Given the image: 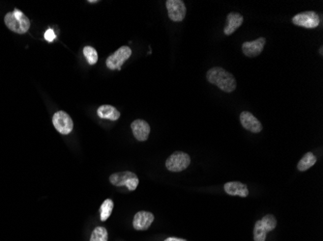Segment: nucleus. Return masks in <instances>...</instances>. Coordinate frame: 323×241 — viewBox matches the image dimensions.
Listing matches in <instances>:
<instances>
[{
	"label": "nucleus",
	"mask_w": 323,
	"mask_h": 241,
	"mask_svg": "<svg viewBox=\"0 0 323 241\" xmlns=\"http://www.w3.org/2000/svg\"><path fill=\"white\" fill-rule=\"evenodd\" d=\"M207 80L225 93H231L236 89L235 77L222 68L214 67L207 72Z\"/></svg>",
	"instance_id": "1"
},
{
	"label": "nucleus",
	"mask_w": 323,
	"mask_h": 241,
	"mask_svg": "<svg viewBox=\"0 0 323 241\" xmlns=\"http://www.w3.org/2000/svg\"><path fill=\"white\" fill-rule=\"evenodd\" d=\"M6 26L17 34H24L30 27V20L28 17L19 10L16 9L13 12L8 13L5 15Z\"/></svg>",
	"instance_id": "2"
},
{
	"label": "nucleus",
	"mask_w": 323,
	"mask_h": 241,
	"mask_svg": "<svg viewBox=\"0 0 323 241\" xmlns=\"http://www.w3.org/2000/svg\"><path fill=\"white\" fill-rule=\"evenodd\" d=\"M109 181L115 186H126L130 191L136 190L139 181L136 174L132 172H119L114 173L109 177Z\"/></svg>",
	"instance_id": "3"
},
{
	"label": "nucleus",
	"mask_w": 323,
	"mask_h": 241,
	"mask_svg": "<svg viewBox=\"0 0 323 241\" xmlns=\"http://www.w3.org/2000/svg\"><path fill=\"white\" fill-rule=\"evenodd\" d=\"M190 163L191 157L189 154L183 151H175L167 159L166 167L170 172L178 173L187 169Z\"/></svg>",
	"instance_id": "4"
},
{
	"label": "nucleus",
	"mask_w": 323,
	"mask_h": 241,
	"mask_svg": "<svg viewBox=\"0 0 323 241\" xmlns=\"http://www.w3.org/2000/svg\"><path fill=\"white\" fill-rule=\"evenodd\" d=\"M132 49L129 46L119 47L113 54L108 56L106 65L109 70H121L122 65L131 57Z\"/></svg>",
	"instance_id": "5"
},
{
	"label": "nucleus",
	"mask_w": 323,
	"mask_h": 241,
	"mask_svg": "<svg viewBox=\"0 0 323 241\" xmlns=\"http://www.w3.org/2000/svg\"><path fill=\"white\" fill-rule=\"evenodd\" d=\"M292 22L301 27L305 28H316L320 25V16L314 11H306L300 14H297L292 17Z\"/></svg>",
	"instance_id": "6"
},
{
	"label": "nucleus",
	"mask_w": 323,
	"mask_h": 241,
	"mask_svg": "<svg viewBox=\"0 0 323 241\" xmlns=\"http://www.w3.org/2000/svg\"><path fill=\"white\" fill-rule=\"evenodd\" d=\"M52 123L56 130L63 135L70 134L74 127L72 118L65 111H57L52 117Z\"/></svg>",
	"instance_id": "7"
},
{
	"label": "nucleus",
	"mask_w": 323,
	"mask_h": 241,
	"mask_svg": "<svg viewBox=\"0 0 323 241\" xmlns=\"http://www.w3.org/2000/svg\"><path fill=\"white\" fill-rule=\"evenodd\" d=\"M169 17L172 21H182L186 16V6L182 0H168L166 2Z\"/></svg>",
	"instance_id": "8"
},
{
	"label": "nucleus",
	"mask_w": 323,
	"mask_h": 241,
	"mask_svg": "<svg viewBox=\"0 0 323 241\" xmlns=\"http://www.w3.org/2000/svg\"><path fill=\"white\" fill-rule=\"evenodd\" d=\"M265 44H266L265 38H258L255 41L245 42L242 45L243 53L247 57H256L262 52Z\"/></svg>",
	"instance_id": "9"
},
{
	"label": "nucleus",
	"mask_w": 323,
	"mask_h": 241,
	"mask_svg": "<svg viewBox=\"0 0 323 241\" xmlns=\"http://www.w3.org/2000/svg\"><path fill=\"white\" fill-rule=\"evenodd\" d=\"M131 128L135 138L137 141L144 142L148 139L150 133V125L147 121L140 119L134 120L131 124Z\"/></svg>",
	"instance_id": "10"
},
{
	"label": "nucleus",
	"mask_w": 323,
	"mask_h": 241,
	"mask_svg": "<svg viewBox=\"0 0 323 241\" xmlns=\"http://www.w3.org/2000/svg\"><path fill=\"white\" fill-rule=\"evenodd\" d=\"M154 221V215L149 211H138L136 213L133 221V227L137 231L149 229Z\"/></svg>",
	"instance_id": "11"
},
{
	"label": "nucleus",
	"mask_w": 323,
	"mask_h": 241,
	"mask_svg": "<svg viewBox=\"0 0 323 241\" xmlns=\"http://www.w3.org/2000/svg\"><path fill=\"white\" fill-rule=\"evenodd\" d=\"M240 121L245 129L253 133H258L262 130L261 122L248 111H243L240 114Z\"/></svg>",
	"instance_id": "12"
},
{
	"label": "nucleus",
	"mask_w": 323,
	"mask_h": 241,
	"mask_svg": "<svg viewBox=\"0 0 323 241\" xmlns=\"http://www.w3.org/2000/svg\"><path fill=\"white\" fill-rule=\"evenodd\" d=\"M224 191L230 196H239L246 198L249 195L248 186L240 181H229L223 185Z\"/></svg>",
	"instance_id": "13"
},
{
	"label": "nucleus",
	"mask_w": 323,
	"mask_h": 241,
	"mask_svg": "<svg viewBox=\"0 0 323 241\" xmlns=\"http://www.w3.org/2000/svg\"><path fill=\"white\" fill-rule=\"evenodd\" d=\"M244 17L238 13H229L226 16V24L223 28V33L226 36L234 33L243 23Z\"/></svg>",
	"instance_id": "14"
},
{
	"label": "nucleus",
	"mask_w": 323,
	"mask_h": 241,
	"mask_svg": "<svg viewBox=\"0 0 323 241\" xmlns=\"http://www.w3.org/2000/svg\"><path fill=\"white\" fill-rule=\"evenodd\" d=\"M97 113L101 119L117 120L120 118V112L115 107L108 105L100 106L97 110Z\"/></svg>",
	"instance_id": "15"
},
{
	"label": "nucleus",
	"mask_w": 323,
	"mask_h": 241,
	"mask_svg": "<svg viewBox=\"0 0 323 241\" xmlns=\"http://www.w3.org/2000/svg\"><path fill=\"white\" fill-rule=\"evenodd\" d=\"M316 163H317L316 155L313 152L309 151L300 159V161L297 164V169L300 172H304V171H307L308 169L312 168Z\"/></svg>",
	"instance_id": "16"
},
{
	"label": "nucleus",
	"mask_w": 323,
	"mask_h": 241,
	"mask_svg": "<svg viewBox=\"0 0 323 241\" xmlns=\"http://www.w3.org/2000/svg\"><path fill=\"white\" fill-rule=\"evenodd\" d=\"M264 230L266 231V233H269V232H272L276 226H277V219L275 218L274 215L272 214H267L265 215L261 220H260Z\"/></svg>",
	"instance_id": "17"
},
{
	"label": "nucleus",
	"mask_w": 323,
	"mask_h": 241,
	"mask_svg": "<svg viewBox=\"0 0 323 241\" xmlns=\"http://www.w3.org/2000/svg\"><path fill=\"white\" fill-rule=\"evenodd\" d=\"M112 210H113V202L110 199L106 200L100 208V217L102 221H106L108 219Z\"/></svg>",
	"instance_id": "18"
},
{
	"label": "nucleus",
	"mask_w": 323,
	"mask_h": 241,
	"mask_svg": "<svg viewBox=\"0 0 323 241\" xmlns=\"http://www.w3.org/2000/svg\"><path fill=\"white\" fill-rule=\"evenodd\" d=\"M266 231L264 230L260 220L255 222V228H254V241H265L266 240Z\"/></svg>",
	"instance_id": "19"
},
{
	"label": "nucleus",
	"mask_w": 323,
	"mask_h": 241,
	"mask_svg": "<svg viewBox=\"0 0 323 241\" xmlns=\"http://www.w3.org/2000/svg\"><path fill=\"white\" fill-rule=\"evenodd\" d=\"M84 54L89 65H95L98 61V53L92 46H85L84 48Z\"/></svg>",
	"instance_id": "20"
},
{
	"label": "nucleus",
	"mask_w": 323,
	"mask_h": 241,
	"mask_svg": "<svg viewBox=\"0 0 323 241\" xmlns=\"http://www.w3.org/2000/svg\"><path fill=\"white\" fill-rule=\"evenodd\" d=\"M108 231L104 227H97L90 238V241H108Z\"/></svg>",
	"instance_id": "21"
},
{
	"label": "nucleus",
	"mask_w": 323,
	"mask_h": 241,
	"mask_svg": "<svg viewBox=\"0 0 323 241\" xmlns=\"http://www.w3.org/2000/svg\"><path fill=\"white\" fill-rule=\"evenodd\" d=\"M56 38V35L54 33V31L52 29H48L45 33V39L49 42V43H51L54 39Z\"/></svg>",
	"instance_id": "22"
},
{
	"label": "nucleus",
	"mask_w": 323,
	"mask_h": 241,
	"mask_svg": "<svg viewBox=\"0 0 323 241\" xmlns=\"http://www.w3.org/2000/svg\"><path fill=\"white\" fill-rule=\"evenodd\" d=\"M165 241H187L185 240H182V239H177V238H169L167 239Z\"/></svg>",
	"instance_id": "23"
},
{
	"label": "nucleus",
	"mask_w": 323,
	"mask_h": 241,
	"mask_svg": "<svg viewBox=\"0 0 323 241\" xmlns=\"http://www.w3.org/2000/svg\"><path fill=\"white\" fill-rule=\"evenodd\" d=\"M97 2H98L97 0H94V1L93 0H88V3H97Z\"/></svg>",
	"instance_id": "24"
},
{
	"label": "nucleus",
	"mask_w": 323,
	"mask_h": 241,
	"mask_svg": "<svg viewBox=\"0 0 323 241\" xmlns=\"http://www.w3.org/2000/svg\"><path fill=\"white\" fill-rule=\"evenodd\" d=\"M323 46H322V47H321V48H320V53H321V54H322V55H323Z\"/></svg>",
	"instance_id": "25"
}]
</instances>
